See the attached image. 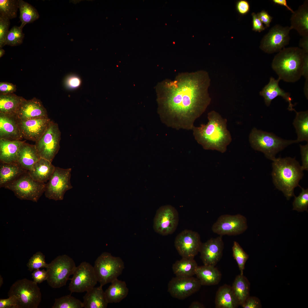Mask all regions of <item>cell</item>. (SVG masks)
Segmentation results:
<instances>
[{"label":"cell","instance_id":"58","mask_svg":"<svg viewBox=\"0 0 308 308\" xmlns=\"http://www.w3.org/2000/svg\"><path fill=\"white\" fill-rule=\"evenodd\" d=\"M5 50L2 48L0 49V58H1L5 54Z\"/></svg>","mask_w":308,"mask_h":308},{"label":"cell","instance_id":"25","mask_svg":"<svg viewBox=\"0 0 308 308\" xmlns=\"http://www.w3.org/2000/svg\"><path fill=\"white\" fill-rule=\"evenodd\" d=\"M55 168L52 162L45 159L40 158L28 172L34 180L45 183L50 178Z\"/></svg>","mask_w":308,"mask_h":308},{"label":"cell","instance_id":"4","mask_svg":"<svg viewBox=\"0 0 308 308\" xmlns=\"http://www.w3.org/2000/svg\"><path fill=\"white\" fill-rule=\"evenodd\" d=\"M305 54L298 47H291L284 48L275 56L271 67L280 80L294 82L300 79Z\"/></svg>","mask_w":308,"mask_h":308},{"label":"cell","instance_id":"14","mask_svg":"<svg viewBox=\"0 0 308 308\" xmlns=\"http://www.w3.org/2000/svg\"><path fill=\"white\" fill-rule=\"evenodd\" d=\"M247 228V219L243 215L226 214L218 218L213 224L212 230L220 236H235L242 233Z\"/></svg>","mask_w":308,"mask_h":308},{"label":"cell","instance_id":"23","mask_svg":"<svg viewBox=\"0 0 308 308\" xmlns=\"http://www.w3.org/2000/svg\"><path fill=\"white\" fill-rule=\"evenodd\" d=\"M291 30H295L302 37L308 36V1L306 0L292 13L290 19Z\"/></svg>","mask_w":308,"mask_h":308},{"label":"cell","instance_id":"43","mask_svg":"<svg viewBox=\"0 0 308 308\" xmlns=\"http://www.w3.org/2000/svg\"><path fill=\"white\" fill-rule=\"evenodd\" d=\"M10 25V19L6 17L0 15V48L6 45V40L9 31V29Z\"/></svg>","mask_w":308,"mask_h":308},{"label":"cell","instance_id":"20","mask_svg":"<svg viewBox=\"0 0 308 308\" xmlns=\"http://www.w3.org/2000/svg\"><path fill=\"white\" fill-rule=\"evenodd\" d=\"M15 117L19 121L48 118L46 108L41 102L36 98L30 100L25 99Z\"/></svg>","mask_w":308,"mask_h":308},{"label":"cell","instance_id":"51","mask_svg":"<svg viewBox=\"0 0 308 308\" xmlns=\"http://www.w3.org/2000/svg\"><path fill=\"white\" fill-rule=\"evenodd\" d=\"M252 30L256 32H261L264 30L266 27L258 17L257 14L253 12L252 13Z\"/></svg>","mask_w":308,"mask_h":308},{"label":"cell","instance_id":"55","mask_svg":"<svg viewBox=\"0 0 308 308\" xmlns=\"http://www.w3.org/2000/svg\"><path fill=\"white\" fill-rule=\"evenodd\" d=\"M272 1L275 4H276L285 7L288 10L291 12L292 13L294 11L287 5L286 0H272Z\"/></svg>","mask_w":308,"mask_h":308},{"label":"cell","instance_id":"42","mask_svg":"<svg viewBox=\"0 0 308 308\" xmlns=\"http://www.w3.org/2000/svg\"><path fill=\"white\" fill-rule=\"evenodd\" d=\"M302 191L298 196H294L293 203V210L298 212L308 211V189L301 187Z\"/></svg>","mask_w":308,"mask_h":308},{"label":"cell","instance_id":"1","mask_svg":"<svg viewBox=\"0 0 308 308\" xmlns=\"http://www.w3.org/2000/svg\"><path fill=\"white\" fill-rule=\"evenodd\" d=\"M210 79L204 70L182 72L160 85L159 112L168 127L192 130L195 120L205 111L211 99L208 92Z\"/></svg>","mask_w":308,"mask_h":308},{"label":"cell","instance_id":"56","mask_svg":"<svg viewBox=\"0 0 308 308\" xmlns=\"http://www.w3.org/2000/svg\"><path fill=\"white\" fill-rule=\"evenodd\" d=\"M205 307V306L203 304L196 301L192 302L189 307V308H204Z\"/></svg>","mask_w":308,"mask_h":308},{"label":"cell","instance_id":"50","mask_svg":"<svg viewBox=\"0 0 308 308\" xmlns=\"http://www.w3.org/2000/svg\"><path fill=\"white\" fill-rule=\"evenodd\" d=\"M236 7L238 13L243 15L248 13L250 9L249 3L246 0H240L238 1L236 3Z\"/></svg>","mask_w":308,"mask_h":308},{"label":"cell","instance_id":"46","mask_svg":"<svg viewBox=\"0 0 308 308\" xmlns=\"http://www.w3.org/2000/svg\"><path fill=\"white\" fill-rule=\"evenodd\" d=\"M17 303V298L14 295L7 299H0V308H16Z\"/></svg>","mask_w":308,"mask_h":308},{"label":"cell","instance_id":"13","mask_svg":"<svg viewBox=\"0 0 308 308\" xmlns=\"http://www.w3.org/2000/svg\"><path fill=\"white\" fill-rule=\"evenodd\" d=\"M73 275L68 286L71 293L86 292L94 287L98 282L93 266L86 262L76 267Z\"/></svg>","mask_w":308,"mask_h":308},{"label":"cell","instance_id":"5","mask_svg":"<svg viewBox=\"0 0 308 308\" xmlns=\"http://www.w3.org/2000/svg\"><path fill=\"white\" fill-rule=\"evenodd\" d=\"M252 148L256 151L263 153L268 159L273 161L276 154L288 146L297 143L296 140L285 139L273 133L258 129L254 127L249 137Z\"/></svg>","mask_w":308,"mask_h":308},{"label":"cell","instance_id":"44","mask_svg":"<svg viewBox=\"0 0 308 308\" xmlns=\"http://www.w3.org/2000/svg\"><path fill=\"white\" fill-rule=\"evenodd\" d=\"M81 80L76 74H70L65 78L64 84L66 88L69 90H74L79 88L81 84Z\"/></svg>","mask_w":308,"mask_h":308},{"label":"cell","instance_id":"36","mask_svg":"<svg viewBox=\"0 0 308 308\" xmlns=\"http://www.w3.org/2000/svg\"><path fill=\"white\" fill-rule=\"evenodd\" d=\"M20 11V26L22 29L27 24L33 23L40 17L37 10L34 7L23 0H17Z\"/></svg>","mask_w":308,"mask_h":308},{"label":"cell","instance_id":"38","mask_svg":"<svg viewBox=\"0 0 308 308\" xmlns=\"http://www.w3.org/2000/svg\"><path fill=\"white\" fill-rule=\"evenodd\" d=\"M52 308H82V302L79 299L68 295L55 299Z\"/></svg>","mask_w":308,"mask_h":308},{"label":"cell","instance_id":"9","mask_svg":"<svg viewBox=\"0 0 308 308\" xmlns=\"http://www.w3.org/2000/svg\"><path fill=\"white\" fill-rule=\"evenodd\" d=\"M46 184L34 180L27 171L3 187L12 191L20 199L37 202L44 192Z\"/></svg>","mask_w":308,"mask_h":308},{"label":"cell","instance_id":"26","mask_svg":"<svg viewBox=\"0 0 308 308\" xmlns=\"http://www.w3.org/2000/svg\"><path fill=\"white\" fill-rule=\"evenodd\" d=\"M103 286L95 287L87 291L83 297V307L106 308L108 303Z\"/></svg>","mask_w":308,"mask_h":308},{"label":"cell","instance_id":"35","mask_svg":"<svg viewBox=\"0 0 308 308\" xmlns=\"http://www.w3.org/2000/svg\"><path fill=\"white\" fill-rule=\"evenodd\" d=\"M293 124L297 133V143L305 141L308 142V111L297 112Z\"/></svg>","mask_w":308,"mask_h":308},{"label":"cell","instance_id":"45","mask_svg":"<svg viewBox=\"0 0 308 308\" xmlns=\"http://www.w3.org/2000/svg\"><path fill=\"white\" fill-rule=\"evenodd\" d=\"M243 308H260L262 305L260 299L255 296H249L241 305Z\"/></svg>","mask_w":308,"mask_h":308},{"label":"cell","instance_id":"33","mask_svg":"<svg viewBox=\"0 0 308 308\" xmlns=\"http://www.w3.org/2000/svg\"><path fill=\"white\" fill-rule=\"evenodd\" d=\"M234 295L239 305H241L249 296L250 283L243 274L237 275L231 286Z\"/></svg>","mask_w":308,"mask_h":308},{"label":"cell","instance_id":"48","mask_svg":"<svg viewBox=\"0 0 308 308\" xmlns=\"http://www.w3.org/2000/svg\"><path fill=\"white\" fill-rule=\"evenodd\" d=\"M302 161L301 166L303 170H308V143L305 145H300Z\"/></svg>","mask_w":308,"mask_h":308},{"label":"cell","instance_id":"18","mask_svg":"<svg viewBox=\"0 0 308 308\" xmlns=\"http://www.w3.org/2000/svg\"><path fill=\"white\" fill-rule=\"evenodd\" d=\"M224 248L222 236L211 238L202 243L199 252L204 265L215 266L222 257Z\"/></svg>","mask_w":308,"mask_h":308},{"label":"cell","instance_id":"24","mask_svg":"<svg viewBox=\"0 0 308 308\" xmlns=\"http://www.w3.org/2000/svg\"><path fill=\"white\" fill-rule=\"evenodd\" d=\"M40 158L35 145L26 143L25 141L19 149L16 163L28 171Z\"/></svg>","mask_w":308,"mask_h":308},{"label":"cell","instance_id":"31","mask_svg":"<svg viewBox=\"0 0 308 308\" xmlns=\"http://www.w3.org/2000/svg\"><path fill=\"white\" fill-rule=\"evenodd\" d=\"M104 291L108 303H119L127 295L129 289L125 282L117 279Z\"/></svg>","mask_w":308,"mask_h":308},{"label":"cell","instance_id":"17","mask_svg":"<svg viewBox=\"0 0 308 308\" xmlns=\"http://www.w3.org/2000/svg\"><path fill=\"white\" fill-rule=\"evenodd\" d=\"M201 286L197 278L176 276L169 281L168 291L173 297L183 299L198 291Z\"/></svg>","mask_w":308,"mask_h":308},{"label":"cell","instance_id":"39","mask_svg":"<svg viewBox=\"0 0 308 308\" xmlns=\"http://www.w3.org/2000/svg\"><path fill=\"white\" fill-rule=\"evenodd\" d=\"M232 251L233 257L237 263L240 274L243 275L245 264L249 258V255L236 241L233 242Z\"/></svg>","mask_w":308,"mask_h":308},{"label":"cell","instance_id":"28","mask_svg":"<svg viewBox=\"0 0 308 308\" xmlns=\"http://www.w3.org/2000/svg\"><path fill=\"white\" fill-rule=\"evenodd\" d=\"M24 142L20 140L11 141L0 139V162L16 163L18 150Z\"/></svg>","mask_w":308,"mask_h":308},{"label":"cell","instance_id":"32","mask_svg":"<svg viewBox=\"0 0 308 308\" xmlns=\"http://www.w3.org/2000/svg\"><path fill=\"white\" fill-rule=\"evenodd\" d=\"M25 99L13 93L0 94V113L15 116Z\"/></svg>","mask_w":308,"mask_h":308},{"label":"cell","instance_id":"11","mask_svg":"<svg viewBox=\"0 0 308 308\" xmlns=\"http://www.w3.org/2000/svg\"><path fill=\"white\" fill-rule=\"evenodd\" d=\"M71 168L63 169L55 167V170L46 184L45 196L49 199L62 200L66 192L72 189L70 182Z\"/></svg>","mask_w":308,"mask_h":308},{"label":"cell","instance_id":"40","mask_svg":"<svg viewBox=\"0 0 308 308\" xmlns=\"http://www.w3.org/2000/svg\"><path fill=\"white\" fill-rule=\"evenodd\" d=\"M24 37L23 29L20 27L14 26L9 31L6 40V45L11 46L21 44Z\"/></svg>","mask_w":308,"mask_h":308},{"label":"cell","instance_id":"7","mask_svg":"<svg viewBox=\"0 0 308 308\" xmlns=\"http://www.w3.org/2000/svg\"><path fill=\"white\" fill-rule=\"evenodd\" d=\"M74 261L66 254L57 257L48 264L46 268L47 282L53 288L66 285L70 276L73 275L76 268Z\"/></svg>","mask_w":308,"mask_h":308},{"label":"cell","instance_id":"22","mask_svg":"<svg viewBox=\"0 0 308 308\" xmlns=\"http://www.w3.org/2000/svg\"><path fill=\"white\" fill-rule=\"evenodd\" d=\"M22 138L16 117L0 113V139L14 141Z\"/></svg>","mask_w":308,"mask_h":308},{"label":"cell","instance_id":"27","mask_svg":"<svg viewBox=\"0 0 308 308\" xmlns=\"http://www.w3.org/2000/svg\"><path fill=\"white\" fill-rule=\"evenodd\" d=\"M202 285H212L218 284L222 275L215 266L204 265L198 266L195 275Z\"/></svg>","mask_w":308,"mask_h":308},{"label":"cell","instance_id":"15","mask_svg":"<svg viewBox=\"0 0 308 308\" xmlns=\"http://www.w3.org/2000/svg\"><path fill=\"white\" fill-rule=\"evenodd\" d=\"M179 220L177 210L170 205L160 207L157 211L153 228L155 232L163 236L173 233L177 227Z\"/></svg>","mask_w":308,"mask_h":308},{"label":"cell","instance_id":"37","mask_svg":"<svg viewBox=\"0 0 308 308\" xmlns=\"http://www.w3.org/2000/svg\"><path fill=\"white\" fill-rule=\"evenodd\" d=\"M18 8V0H0V15L6 17L10 20L16 17Z\"/></svg>","mask_w":308,"mask_h":308},{"label":"cell","instance_id":"41","mask_svg":"<svg viewBox=\"0 0 308 308\" xmlns=\"http://www.w3.org/2000/svg\"><path fill=\"white\" fill-rule=\"evenodd\" d=\"M45 260V256L40 251L37 252L29 259L27 264L28 270L32 271L40 268H46L48 265Z\"/></svg>","mask_w":308,"mask_h":308},{"label":"cell","instance_id":"21","mask_svg":"<svg viewBox=\"0 0 308 308\" xmlns=\"http://www.w3.org/2000/svg\"><path fill=\"white\" fill-rule=\"evenodd\" d=\"M280 80L271 77L268 84L266 85L260 92V96L264 99L266 105L269 106L271 101L278 96L282 97L289 104L287 109L290 111H294L293 108L294 105L292 103V100L290 97V94L285 92L279 86V83Z\"/></svg>","mask_w":308,"mask_h":308},{"label":"cell","instance_id":"52","mask_svg":"<svg viewBox=\"0 0 308 308\" xmlns=\"http://www.w3.org/2000/svg\"><path fill=\"white\" fill-rule=\"evenodd\" d=\"M257 15L262 23L265 25L266 27L270 26L273 18L267 11L264 10H262L258 13Z\"/></svg>","mask_w":308,"mask_h":308},{"label":"cell","instance_id":"34","mask_svg":"<svg viewBox=\"0 0 308 308\" xmlns=\"http://www.w3.org/2000/svg\"><path fill=\"white\" fill-rule=\"evenodd\" d=\"M198 266L194 259L182 258L173 264L172 268L176 276L191 277L195 275Z\"/></svg>","mask_w":308,"mask_h":308},{"label":"cell","instance_id":"16","mask_svg":"<svg viewBox=\"0 0 308 308\" xmlns=\"http://www.w3.org/2000/svg\"><path fill=\"white\" fill-rule=\"evenodd\" d=\"M202 243L198 233L189 230L181 232L175 241V247L182 257L192 259L199 252Z\"/></svg>","mask_w":308,"mask_h":308},{"label":"cell","instance_id":"2","mask_svg":"<svg viewBox=\"0 0 308 308\" xmlns=\"http://www.w3.org/2000/svg\"><path fill=\"white\" fill-rule=\"evenodd\" d=\"M208 122L192 130L195 139L206 150L225 152L232 141L231 134L227 127V120L213 110L208 114Z\"/></svg>","mask_w":308,"mask_h":308},{"label":"cell","instance_id":"10","mask_svg":"<svg viewBox=\"0 0 308 308\" xmlns=\"http://www.w3.org/2000/svg\"><path fill=\"white\" fill-rule=\"evenodd\" d=\"M61 135L58 124L51 120L45 133L35 145L40 158L52 162L60 149Z\"/></svg>","mask_w":308,"mask_h":308},{"label":"cell","instance_id":"19","mask_svg":"<svg viewBox=\"0 0 308 308\" xmlns=\"http://www.w3.org/2000/svg\"><path fill=\"white\" fill-rule=\"evenodd\" d=\"M51 120L48 118H38L18 121L23 138L36 142L46 130Z\"/></svg>","mask_w":308,"mask_h":308},{"label":"cell","instance_id":"53","mask_svg":"<svg viewBox=\"0 0 308 308\" xmlns=\"http://www.w3.org/2000/svg\"><path fill=\"white\" fill-rule=\"evenodd\" d=\"M299 46L305 53H308V36L303 37L299 42Z\"/></svg>","mask_w":308,"mask_h":308},{"label":"cell","instance_id":"29","mask_svg":"<svg viewBox=\"0 0 308 308\" xmlns=\"http://www.w3.org/2000/svg\"><path fill=\"white\" fill-rule=\"evenodd\" d=\"M0 162V187H3L6 184L14 181L28 171L17 163Z\"/></svg>","mask_w":308,"mask_h":308},{"label":"cell","instance_id":"12","mask_svg":"<svg viewBox=\"0 0 308 308\" xmlns=\"http://www.w3.org/2000/svg\"><path fill=\"white\" fill-rule=\"evenodd\" d=\"M291 30L290 27L279 24L274 26L262 38L260 48L269 54L279 52L289 44Z\"/></svg>","mask_w":308,"mask_h":308},{"label":"cell","instance_id":"30","mask_svg":"<svg viewBox=\"0 0 308 308\" xmlns=\"http://www.w3.org/2000/svg\"><path fill=\"white\" fill-rule=\"evenodd\" d=\"M215 304L216 308H236L239 306L231 286L226 284L220 287L217 291Z\"/></svg>","mask_w":308,"mask_h":308},{"label":"cell","instance_id":"3","mask_svg":"<svg viewBox=\"0 0 308 308\" xmlns=\"http://www.w3.org/2000/svg\"><path fill=\"white\" fill-rule=\"evenodd\" d=\"M272 163L271 175L273 184L289 200L295 196V188L301 187L299 183L304 175L303 170L295 158H275Z\"/></svg>","mask_w":308,"mask_h":308},{"label":"cell","instance_id":"59","mask_svg":"<svg viewBox=\"0 0 308 308\" xmlns=\"http://www.w3.org/2000/svg\"><path fill=\"white\" fill-rule=\"evenodd\" d=\"M0 287H1V286L3 284V278L1 276V275H0Z\"/></svg>","mask_w":308,"mask_h":308},{"label":"cell","instance_id":"47","mask_svg":"<svg viewBox=\"0 0 308 308\" xmlns=\"http://www.w3.org/2000/svg\"><path fill=\"white\" fill-rule=\"evenodd\" d=\"M32 276L34 281L37 284L40 283L46 280L47 277V271L44 269H37L33 271L32 273Z\"/></svg>","mask_w":308,"mask_h":308},{"label":"cell","instance_id":"54","mask_svg":"<svg viewBox=\"0 0 308 308\" xmlns=\"http://www.w3.org/2000/svg\"><path fill=\"white\" fill-rule=\"evenodd\" d=\"M302 76L308 79V54H305L304 58L302 68Z\"/></svg>","mask_w":308,"mask_h":308},{"label":"cell","instance_id":"57","mask_svg":"<svg viewBox=\"0 0 308 308\" xmlns=\"http://www.w3.org/2000/svg\"><path fill=\"white\" fill-rule=\"evenodd\" d=\"M308 79H306L305 82V84L304 88V91L305 95L306 97L308 99Z\"/></svg>","mask_w":308,"mask_h":308},{"label":"cell","instance_id":"49","mask_svg":"<svg viewBox=\"0 0 308 308\" xmlns=\"http://www.w3.org/2000/svg\"><path fill=\"white\" fill-rule=\"evenodd\" d=\"M16 85L12 83L5 82L0 83V94L13 93L16 91Z\"/></svg>","mask_w":308,"mask_h":308},{"label":"cell","instance_id":"6","mask_svg":"<svg viewBox=\"0 0 308 308\" xmlns=\"http://www.w3.org/2000/svg\"><path fill=\"white\" fill-rule=\"evenodd\" d=\"M13 295L17 298L16 308H37L41 300V293L37 283L27 278L18 280L12 285L8 296Z\"/></svg>","mask_w":308,"mask_h":308},{"label":"cell","instance_id":"8","mask_svg":"<svg viewBox=\"0 0 308 308\" xmlns=\"http://www.w3.org/2000/svg\"><path fill=\"white\" fill-rule=\"evenodd\" d=\"M93 267L98 281L102 286L117 279L125 268L120 258L107 252H104L98 257Z\"/></svg>","mask_w":308,"mask_h":308}]
</instances>
